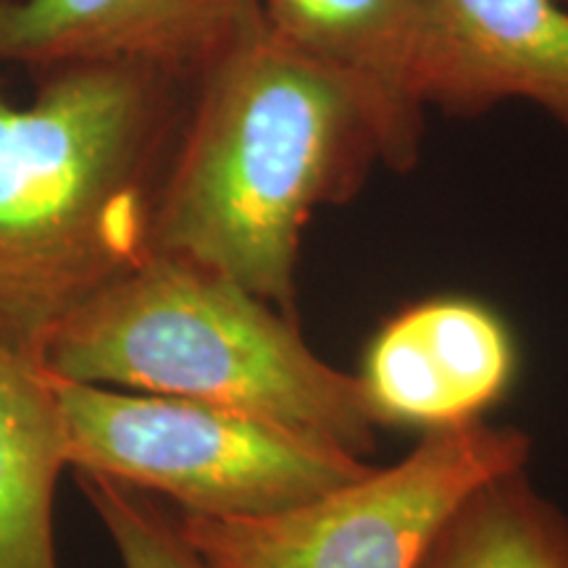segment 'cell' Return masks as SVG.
I'll return each instance as SVG.
<instances>
[{
  "label": "cell",
  "instance_id": "obj_1",
  "mask_svg": "<svg viewBox=\"0 0 568 568\" xmlns=\"http://www.w3.org/2000/svg\"><path fill=\"white\" fill-rule=\"evenodd\" d=\"M42 74L27 103L0 84V345L40 366L59 326L153 253L195 90L124 61Z\"/></svg>",
  "mask_w": 568,
  "mask_h": 568
},
{
  "label": "cell",
  "instance_id": "obj_2",
  "mask_svg": "<svg viewBox=\"0 0 568 568\" xmlns=\"http://www.w3.org/2000/svg\"><path fill=\"white\" fill-rule=\"evenodd\" d=\"M379 140L361 98L266 24L197 80L163 176L153 253L180 255L297 318L301 237L364 184Z\"/></svg>",
  "mask_w": 568,
  "mask_h": 568
},
{
  "label": "cell",
  "instance_id": "obj_3",
  "mask_svg": "<svg viewBox=\"0 0 568 568\" xmlns=\"http://www.w3.org/2000/svg\"><path fill=\"white\" fill-rule=\"evenodd\" d=\"M42 368L247 410L355 458L376 447L358 376L318 358L297 318L180 255L151 253L84 303L51 337Z\"/></svg>",
  "mask_w": 568,
  "mask_h": 568
},
{
  "label": "cell",
  "instance_id": "obj_4",
  "mask_svg": "<svg viewBox=\"0 0 568 568\" xmlns=\"http://www.w3.org/2000/svg\"><path fill=\"white\" fill-rule=\"evenodd\" d=\"M51 379L67 466L172 497L187 516H274L372 468L335 445L240 408Z\"/></svg>",
  "mask_w": 568,
  "mask_h": 568
},
{
  "label": "cell",
  "instance_id": "obj_5",
  "mask_svg": "<svg viewBox=\"0 0 568 568\" xmlns=\"http://www.w3.org/2000/svg\"><path fill=\"white\" fill-rule=\"evenodd\" d=\"M531 437L481 422L426 432L406 458L261 518L176 516L211 568H418L468 495L527 471Z\"/></svg>",
  "mask_w": 568,
  "mask_h": 568
},
{
  "label": "cell",
  "instance_id": "obj_6",
  "mask_svg": "<svg viewBox=\"0 0 568 568\" xmlns=\"http://www.w3.org/2000/svg\"><path fill=\"white\" fill-rule=\"evenodd\" d=\"M266 30L337 74L372 116L382 163H418L437 103L443 30L435 0H258Z\"/></svg>",
  "mask_w": 568,
  "mask_h": 568
},
{
  "label": "cell",
  "instance_id": "obj_7",
  "mask_svg": "<svg viewBox=\"0 0 568 568\" xmlns=\"http://www.w3.org/2000/svg\"><path fill=\"white\" fill-rule=\"evenodd\" d=\"M516 368L514 332L497 311L439 295L382 324L355 376L376 424L426 435L481 422L510 393Z\"/></svg>",
  "mask_w": 568,
  "mask_h": 568
},
{
  "label": "cell",
  "instance_id": "obj_8",
  "mask_svg": "<svg viewBox=\"0 0 568 568\" xmlns=\"http://www.w3.org/2000/svg\"><path fill=\"white\" fill-rule=\"evenodd\" d=\"M261 24L258 0H0V67L124 61L195 88Z\"/></svg>",
  "mask_w": 568,
  "mask_h": 568
},
{
  "label": "cell",
  "instance_id": "obj_9",
  "mask_svg": "<svg viewBox=\"0 0 568 568\" xmlns=\"http://www.w3.org/2000/svg\"><path fill=\"white\" fill-rule=\"evenodd\" d=\"M443 77L435 109L477 113L521 98L568 130V3L435 0Z\"/></svg>",
  "mask_w": 568,
  "mask_h": 568
},
{
  "label": "cell",
  "instance_id": "obj_10",
  "mask_svg": "<svg viewBox=\"0 0 568 568\" xmlns=\"http://www.w3.org/2000/svg\"><path fill=\"white\" fill-rule=\"evenodd\" d=\"M63 468L51 374L0 345V568H59L53 495Z\"/></svg>",
  "mask_w": 568,
  "mask_h": 568
},
{
  "label": "cell",
  "instance_id": "obj_11",
  "mask_svg": "<svg viewBox=\"0 0 568 568\" xmlns=\"http://www.w3.org/2000/svg\"><path fill=\"white\" fill-rule=\"evenodd\" d=\"M418 568H568V518L527 471L506 474L453 510Z\"/></svg>",
  "mask_w": 568,
  "mask_h": 568
},
{
  "label": "cell",
  "instance_id": "obj_12",
  "mask_svg": "<svg viewBox=\"0 0 568 568\" xmlns=\"http://www.w3.org/2000/svg\"><path fill=\"white\" fill-rule=\"evenodd\" d=\"M77 485L101 516L124 568H211L182 537L176 516L142 489L88 471H77Z\"/></svg>",
  "mask_w": 568,
  "mask_h": 568
},
{
  "label": "cell",
  "instance_id": "obj_13",
  "mask_svg": "<svg viewBox=\"0 0 568 568\" xmlns=\"http://www.w3.org/2000/svg\"><path fill=\"white\" fill-rule=\"evenodd\" d=\"M564 3H568V0H564Z\"/></svg>",
  "mask_w": 568,
  "mask_h": 568
}]
</instances>
